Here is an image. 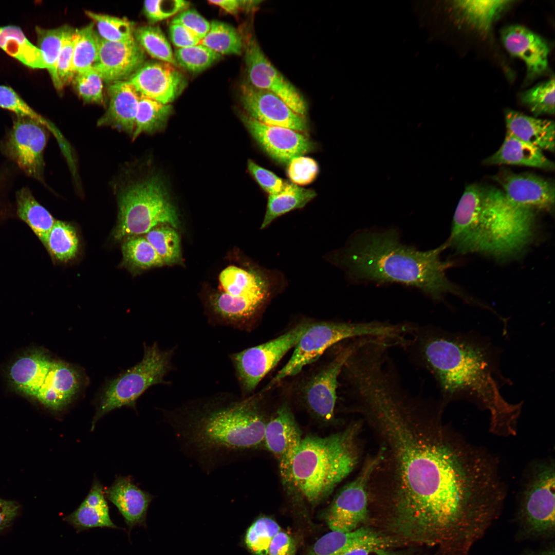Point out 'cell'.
<instances>
[{
	"label": "cell",
	"instance_id": "b9f144b4",
	"mask_svg": "<svg viewBox=\"0 0 555 555\" xmlns=\"http://www.w3.org/2000/svg\"><path fill=\"white\" fill-rule=\"evenodd\" d=\"M72 28L64 25L56 28L44 29L36 27L38 47L41 50L46 68L52 81L55 75V67L65 39Z\"/></svg>",
	"mask_w": 555,
	"mask_h": 555
},
{
	"label": "cell",
	"instance_id": "4fadbf2b",
	"mask_svg": "<svg viewBox=\"0 0 555 555\" xmlns=\"http://www.w3.org/2000/svg\"><path fill=\"white\" fill-rule=\"evenodd\" d=\"M47 130L36 120L15 115L12 127L0 142L1 151L5 156L26 175L41 182L44 181Z\"/></svg>",
	"mask_w": 555,
	"mask_h": 555
},
{
	"label": "cell",
	"instance_id": "8d00e7d4",
	"mask_svg": "<svg viewBox=\"0 0 555 555\" xmlns=\"http://www.w3.org/2000/svg\"><path fill=\"white\" fill-rule=\"evenodd\" d=\"M220 55L237 54L242 53L243 39L232 26L224 22L213 21L210 29L199 43Z\"/></svg>",
	"mask_w": 555,
	"mask_h": 555
},
{
	"label": "cell",
	"instance_id": "816d5d0a",
	"mask_svg": "<svg viewBox=\"0 0 555 555\" xmlns=\"http://www.w3.org/2000/svg\"><path fill=\"white\" fill-rule=\"evenodd\" d=\"M74 40L75 30L72 28L65 39L56 64L52 82L58 90L71 82L75 76L72 69Z\"/></svg>",
	"mask_w": 555,
	"mask_h": 555
},
{
	"label": "cell",
	"instance_id": "c3c4849f",
	"mask_svg": "<svg viewBox=\"0 0 555 555\" xmlns=\"http://www.w3.org/2000/svg\"><path fill=\"white\" fill-rule=\"evenodd\" d=\"M521 100L535 116L554 114V78L523 92Z\"/></svg>",
	"mask_w": 555,
	"mask_h": 555
},
{
	"label": "cell",
	"instance_id": "9c48e42d",
	"mask_svg": "<svg viewBox=\"0 0 555 555\" xmlns=\"http://www.w3.org/2000/svg\"><path fill=\"white\" fill-rule=\"evenodd\" d=\"M221 291L212 296L209 306L213 325L247 330L269 295V284L255 271L230 266L219 276Z\"/></svg>",
	"mask_w": 555,
	"mask_h": 555
},
{
	"label": "cell",
	"instance_id": "ba28073f",
	"mask_svg": "<svg viewBox=\"0 0 555 555\" xmlns=\"http://www.w3.org/2000/svg\"><path fill=\"white\" fill-rule=\"evenodd\" d=\"M125 177L116 189L119 212L115 239L146 234L160 224L178 226L176 212L156 177Z\"/></svg>",
	"mask_w": 555,
	"mask_h": 555
},
{
	"label": "cell",
	"instance_id": "7a4b0ae2",
	"mask_svg": "<svg viewBox=\"0 0 555 555\" xmlns=\"http://www.w3.org/2000/svg\"><path fill=\"white\" fill-rule=\"evenodd\" d=\"M412 336L408 345L434 377L445 401L474 403L489 412L493 434H516L522 403H509L502 396L497 355L489 341L434 327L417 328Z\"/></svg>",
	"mask_w": 555,
	"mask_h": 555
},
{
	"label": "cell",
	"instance_id": "60d3db41",
	"mask_svg": "<svg viewBox=\"0 0 555 555\" xmlns=\"http://www.w3.org/2000/svg\"><path fill=\"white\" fill-rule=\"evenodd\" d=\"M136 41L149 54L160 61L177 65L171 47L160 28L144 26L135 29Z\"/></svg>",
	"mask_w": 555,
	"mask_h": 555
},
{
	"label": "cell",
	"instance_id": "83f0119b",
	"mask_svg": "<svg viewBox=\"0 0 555 555\" xmlns=\"http://www.w3.org/2000/svg\"><path fill=\"white\" fill-rule=\"evenodd\" d=\"M390 543L388 539L367 528H358L348 532L331 531L317 540L307 555H344L358 547H386Z\"/></svg>",
	"mask_w": 555,
	"mask_h": 555
},
{
	"label": "cell",
	"instance_id": "7402d4cb",
	"mask_svg": "<svg viewBox=\"0 0 555 555\" xmlns=\"http://www.w3.org/2000/svg\"><path fill=\"white\" fill-rule=\"evenodd\" d=\"M493 179L502 186L507 199L515 204L533 209L549 210L554 206V184L541 177L504 170Z\"/></svg>",
	"mask_w": 555,
	"mask_h": 555
},
{
	"label": "cell",
	"instance_id": "d4e9b609",
	"mask_svg": "<svg viewBox=\"0 0 555 555\" xmlns=\"http://www.w3.org/2000/svg\"><path fill=\"white\" fill-rule=\"evenodd\" d=\"M80 386L76 369L64 362L53 361L35 397L46 407L60 410L71 402Z\"/></svg>",
	"mask_w": 555,
	"mask_h": 555
},
{
	"label": "cell",
	"instance_id": "94428289",
	"mask_svg": "<svg viewBox=\"0 0 555 555\" xmlns=\"http://www.w3.org/2000/svg\"><path fill=\"white\" fill-rule=\"evenodd\" d=\"M19 507L15 502L0 498V530L11 524L17 514Z\"/></svg>",
	"mask_w": 555,
	"mask_h": 555
},
{
	"label": "cell",
	"instance_id": "ac0fdd59",
	"mask_svg": "<svg viewBox=\"0 0 555 555\" xmlns=\"http://www.w3.org/2000/svg\"><path fill=\"white\" fill-rule=\"evenodd\" d=\"M240 99L247 115L266 125L304 133L307 123L304 116L293 112L275 94L257 88L249 83L240 87Z\"/></svg>",
	"mask_w": 555,
	"mask_h": 555
},
{
	"label": "cell",
	"instance_id": "6125c7cd",
	"mask_svg": "<svg viewBox=\"0 0 555 555\" xmlns=\"http://www.w3.org/2000/svg\"><path fill=\"white\" fill-rule=\"evenodd\" d=\"M344 555H396L388 551L386 547L374 545H366L354 548Z\"/></svg>",
	"mask_w": 555,
	"mask_h": 555
},
{
	"label": "cell",
	"instance_id": "e575fe53",
	"mask_svg": "<svg viewBox=\"0 0 555 555\" xmlns=\"http://www.w3.org/2000/svg\"><path fill=\"white\" fill-rule=\"evenodd\" d=\"M100 41L94 22L75 30L72 65L75 76L94 66L98 58Z\"/></svg>",
	"mask_w": 555,
	"mask_h": 555
},
{
	"label": "cell",
	"instance_id": "277c9868",
	"mask_svg": "<svg viewBox=\"0 0 555 555\" xmlns=\"http://www.w3.org/2000/svg\"><path fill=\"white\" fill-rule=\"evenodd\" d=\"M447 247L446 242L436 248L420 250L403 244L395 229L364 230L354 236L342 263L358 281L399 283L417 288L433 300H440L451 293L473 303L474 300L447 276L450 263L440 258Z\"/></svg>",
	"mask_w": 555,
	"mask_h": 555
},
{
	"label": "cell",
	"instance_id": "4dcf8cb0",
	"mask_svg": "<svg viewBox=\"0 0 555 555\" xmlns=\"http://www.w3.org/2000/svg\"><path fill=\"white\" fill-rule=\"evenodd\" d=\"M51 361L35 352L18 359L11 366L9 376L16 389L35 397L48 373Z\"/></svg>",
	"mask_w": 555,
	"mask_h": 555
},
{
	"label": "cell",
	"instance_id": "f5cc1de1",
	"mask_svg": "<svg viewBox=\"0 0 555 555\" xmlns=\"http://www.w3.org/2000/svg\"><path fill=\"white\" fill-rule=\"evenodd\" d=\"M319 172L317 162L312 158L300 156L288 163L287 175L293 184L304 186L311 183Z\"/></svg>",
	"mask_w": 555,
	"mask_h": 555
},
{
	"label": "cell",
	"instance_id": "f35d334b",
	"mask_svg": "<svg viewBox=\"0 0 555 555\" xmlns=\"http://www.w3.org/2000/svg\"><path fill=\"white\" fill-rule=\"evenodd\" d=\"M510 1H456L455 7L466 18L478 29L486 31L500 12Z\"/></svg>",
	"mask_w": 555,
	"mask_h": 555
},
{
	"label": "cell",
	"instance_id": "cb8c5ba5",
	"mask_svg": "<svg viewBox=\"0 0 555 555\" xmlns=\"http://www.w3.org/2000/svg\"><path fill=\"white\" fill-rule=\"evenodd\" d=\"M109 102L99 126H110L132 136L140 94L127 80L112 83L108 87Z\"/></svg>",
	"mask_w": 555,
	"mask_h": 555
},
{
	"label": "cell",
	"instance_id": "5bb4252c",
	"mask_svg": "<svg viewBox=\"0 0 555 555\" xmlns=\"http://www.w3.org/2000/svg\"><path fill=\"white\" fill-rule=\"evenodd\" d=\"M381 459V454L369 458L358 476L343 487L327 510L325 519L331 531L348 532L358 528L367 515V487Z\"/></svg>",
	"mask_w": 555,
	"mask_h": 555
},
{
	"label": "cell",
	"instance_id": "ab89813d",
	"mask_svg": "<svg viewBox=\"0 0 555 555\" xmlns=\"http://www.w3.org/2000/svg\"><path fill=\"white\" fill-rule=\"evenodd\" d=\"M124 262L131 267L148 269L164 265L154 247L143 237L126 238L122 245Z\"/></svg>",
	"mask_w": 555,
	"mask_h": 555
},
{
	"label": "cell",
	"instance_id": "8992f818",
	"mask_svg": "<svg viewBox=\"0 0 555 555\" xmlns=\"http://www.w3.org/2000/svg\"><path fill=\"white\" fill-rule=\"evenodd\" d=\"M533 209L515 204L496 188L484 189L480 214L467 253L483 252L506 257L520 252L533 233Z\"/></svg>",
	"mask_w": 555,
	"mask_h": 555
},
{
	"label": "cell",
	"instance_id": "6f0895ef",
	"mask_svg": "<svg viewBox=\"0 0 555 555\" xmlns=\"http://www.w3.org/2000/svg\"><path fill=\"white\" fill-rule=\"evenodd\" d=\"M296 544L288 533L279 531L273 538L269 547L268 555H295Z\"/></svg>",
	"mask_w": 555,
	"mask_h": 555
},
{
	"label": "cell",
	"instance_id": "03108f58",
	"mask_svg": "<svg viewBox=\"0 0 555 555\" xmlns=\"http://www.w3.org/2000/svg\"><path fill=\"white\" fill-rule=\"evenodd\" d=\"M531 555H554V549H547Z\"/></svg>",
	"mask_w": 555,
	"mask_h": 555
},
{
	"label": "cell",
	"instance_id": "be15d7a7",
	"mask_svg": "<svg viewBox=\"0 0 555 555\" xmlns=\"http://www.w3.org/2000/svg\"><path fill=\"white\" fill-rule=\"evenodd\" d=\"M144 11L151 22L155 23L161 21L158 11V0L145 1L144 2Z\"/></svg>",
	"mask_w": 555,
	"mask_h": 555
},
{
	"label": "cell",
	"instance_id": "f1b7e54d",
	"mask_svg": "<svg viewBox=\"0 0 555 555\" xmlns=\"http://www.w3.org/2000/svg\"><path fill=\"white\" fill-rule=\"evenodd\" d=\"M484 163L523 165L549 171L554 169V163L544 155L541 149L520 139L508 131L501 146L486 158Z\"/></svg>",
	"mask_w": 555,
	"mask_h": 555
},
{
	"label": "cell",
	"instance_id": "44dd1931",
	"mask_svg": "<svg viewBox=\"0 0 555 555\" xmlns=\"http://www.w3.org/2000/svg\"><path fill=\"white\" fill-rule=\"evenodd\" d=\"M143 49L133 38L110 42L100 38L98 58L93 67L103 81L113 83L130 78L144 63Z\"/></svg>",
	"mask_w": 555,
	"mask_h": 555
},
{
	"label": "cell",
	"instance_id": "30bf717a",
	"mask_svg": "<svg viewBox=\"0 0 555 555\" xmlns=\"http://www.w3.org/2000/svg\"><path fill=\"white\" fill-rule=\"evenodd\" d=\"M175 349H161L157 343L144 345L142 360L131 369L112 381L105 388L92 422H96L109 412L123 406H134L136 400L150 387L169 384L165 376L173 369Z\"/></svg>",
	"mask_w": 555,
	"mask_h": 555
},
{
	"label": "cell",
	"instance_id": "f546056e",
	"mask_svg": "<svg viewBox=\"0 0 555 555\" xmlns=\"http://www.w3.org/2000/svg\"><path fill=\"white\" fill-rule=\"evenodd\" d=\"M507 131L542 150L554 151V122L512 110L506 111Z\"/></svg>",
	"mask_w": 555,
	"mask_h": 555
},
{
	"label": "cell",
	"instance_id": "4316f807",
	"mask_svg": "<svg viewBox=\"0 0 555 555\" xmlns=\"http://www.w3.org/2000/svg\"><path fill=\"white\" fill-rule=\"evenodd\" d=\"M484 189L478 185L467 186L458 202L453 216L448 246L464 253L481 213Z\"/></svg>",
	"mask_w": 555,
	"mask_h": 555
},
{
	"label": "cell",
	"instance_id": "681fc988",
	"mask_svg": "<svg viewBox=\"0 0 555 555\" xmlns=\"http://www.w3.org/2000/svg\"><path fill=\"white\" fill-rule=\"evenodd\" d=\"M0 107L11 111L16 116L27 117L36 120L52 134L57 131L51 122L35 112L10 87L0 85Z\"/></svg>",
	"mask_w": 555,
	"mask_h": 555
},
{
	"label": "cell",
	"instance_id": "ee69618b",
	"mask_svg": "<svg viewBox=\"0 0 555 555\" xmlns=\"http://www.w3.org/2000/svg\"><path fill=\"white\" fill-rule=\"evenodd\" d=\"M145 238L154 247L164 265H172L180 261V238L172 227H155L146 234Z\"/></svg>",
	"mask_w": 555,
	"mask_h": 555
},
{
	"label": "cell",
	"instance_id": "bcb514c9",
	"mask_svg": "<svg viewBox=\"0 0 555 555\" xmlns=\"http://www.w3.org/2000/svg\"><path fill=\"white\" fill-rule=\"evenodd\" d=\"M64 519L78 531L96 527L117 528L110 518L108 506H94L83 502Z\"/></svg>",
	"mask_w": 555,
	"mask_h": 555
},
{
	"label": "cell",
	"instance_id": "836d02e7",
	"mask_svg": "<svg viewBox=\"0 0 555 555\" xmlns=\"http://www.w3.org/2000/svg\"><path fill=\"white\" fill-rule=\"evenodd\" d=\"M316 195L313 190L287 182L280 193L269 195L267 209L261 229L267 227L278 217L291 210L304 207Z\"/></svg>",
	"mask_w": 555,
	"mask_h": 555
},
{
	"label": "cell",
	"instance_id": "9f6ffc18",
	"mask_svg": "<svg viewBox=\"0 0 555 555\" xmlns=\"http://www.w3.org/2000/svg\"><path fill=\"white\" fill-rule=\"evenodd\" d=\"M169 32L173 44L178 48L198 45L201 41L189 30L177 23H171Z\"/></svg>",
	"mask_w": 555,
	"mask_h": 555
},
{
	"label": "cell",
	"instance_id": "6da1fadb",
	"mask_svg": "<svg viewBox=\"0 0 555 555\" xmlns=\"http://www.w3.org/2000/svg\"><path fill=\"white\" fill-rule=\"evenodd\" d=\"M421 407L391 388L374 393L364 404L363 414L382 437L393 469L390 526L407 539L464 548L497 517L505 485L492 456L442 423L439 416L425 427Z\"/></svg>",
	"mask_w": 555,
	"mask_h": 555
},
{
	"label": "cell",
	"instance_id": "603a6c76",
	"mask_svg": "<svg viewBox=\"0 0 555 555\" xmlns=\"http://www.w3.org/2000/svg\"><path fill=\"white\" fill-rule=\"evenodd\" d=\"M501 38L507 51L525 63L530 78L547 69L549 48L540 35L524 26L514 25L502 29Z\"/></svg>",
	"mask_w": 555,
	"mask_h": 555
},
{
	"label": "cell",
	"instance_id": "8fae6325",
	"mask_svg": "<svg viewBox=\"0 0 555 555\" xmlns=\"http://www.w3.org/2000/svg\"><path fill=\"white\" fill-rule=\"evenodd\" d=\"M519 517L530 535L547 537L554 533V465L540 460L530 468L523 487Z\"/></svg>",
	"mask_w": 555,
	"mask_h": 555
},
{
	"label": "cell",
	"instance_id": "9a60e30c",
	"mask_svg": "<svg viewBox=\"0 0 555 555\" xmlns=\"http://www.w3.org/2000/svg\"><path fill=\"white\" fill-rule=\"evenodd\" d=\"M244 42L245 61L249 84L270 91L281 98L297 114L304 116L306 103L299 90L266 57L255 38L248 35Z\"/></svg>",
	"mask_w": 555,
	"mask_h": 555
},
{
	"label": "cell",
	"instance_id": "db71d44e",
	"mask_svg": "<svg viewBox=\"0 0 555 555\" xmlns=\"http://www.w3.org/2000/svg\"><path fill=\"white\" fill-rule=\"evenodd\" d=\"M248 169L260 186L269 195L280 193L285 187L287 182L279 177L272 172L257 165L249 160Z\"/></svg>",
	"mask_w": 555,
	"mask_h": 555
},
{
	"label": "cell",
	"instance_id": "ffe728a7",
	"mask_svg": "<svg viewBox=\"0 0 555 555\" xmlns=\"http://www.w3.org/2000/svg\"><path fill=\"white\" fill-rule=\"evenodd\" d=\"M127 81L140 94L164 104L175 100L186 83L173 65L161 61L144 63Z\"/></svg>",
	"mask_w": 555,
	"mask_h": 555
},
{
	"label": "cell",
	"instance_id": "484cf974",
	"mask_svg": "<svg viewBox=\"0 0 555 555\" xmlns=\"http://www.w3.org/2000/svg\"><path fill=\"white\" fill-rule=\"evenodd\" d=\"M104 494L116 506L130 528L144 524L153 496L138 488L130 478L118 477L104 490Z\"/></svg>",
	"mask_w": 555,
	"mask_h": 555
},
{
	"label": "cell",
	"instance_id": "52a82bcc",
	"mask_svg": "<svg viewBox=\"0 0 555 555\" xmlns=\"http://www.w3.org/2000/svg\"><path fill=\"white\" fill-rule=\"evenodd\" d=\"M411 331L409 324L376 321L309 323L295 346L290 359L268 386H272L287 377L297 375L305 366L317 360L327 349L340 341L351 338L375 337L387 338L402 344Z\"/></svg>",
	"mask_w": 555,
	"mask_h": 555
},
{
	"label": "cell",
	"instance_id": "1f68e13d",
	"mask_svg": "<svg viewBox=\"0 0 555 555\" xmlns=\"http://www.w3.org/2000/svg\"><path fill=\"white\" fill-rule=\"evenodd\" d=\"M18 217L27 224L46 247L49 234L55 221L49 212L35 198L30 190L23 187L15 194Z\"/></svg>",
	"mask_w": 555,
	"mask_h": 555
},
{
	"label": "cell",
	"instance_id": "74e56055",
	"mask_svg": "<svg viewBox=\"0 0 555 555\" xmlns=\"http://www.w3.org/2000/svg\"><path fill=\"white\" fill-rule=\"evenodd\" d=\"M45 247L58 261L71 260L76 255L79 248V239L75 228L67 223L56 220Z\"/></svg>",
	"mask_w": 555,
	"mask_h": 555
},
{
	"label": "cell",
	"instance_id": "7dc6e473",
	"mask_svg": "<svg viewBox=\"0 0 555 555\" xmlns=\"http://www.w3.org/2000/svg\"><path fill=\"white\" fill-rule=\"evenodd\" d=\"M174 57L177 64L188 71L198 72L210 67L221 55L199 44L176 49Z\"/></svg>",
	"mask_w": 555,
	"mask_h": 555
},
{
	"label": "cell",
	"instance_id": "3957f363",
	"mask_svg": "<svg viewBox=\"0 0 555 555\" xmlns=\"http://www.w3.org/2000/svg\"><path fill=\"white\" fill-rule=\"evenodd\" d=\"M256 395L227 393L195 399L164 411L182 452L207 473L263 443L267 421Z\"/></svg>",
	"mask_w": 555,
	"mask_h": 555
},
{
	"label": "cell",
	"instance_id": "11a10c76",
	"mask_svg": "<svg viewBox=\"0 0 555 555\" xmlns=\"http://www.w3.org/2000/svg\"><path fill=\"white\" fill-rule=\"evenodd\" d=\"M171 23L181 25L201 40L208 32L210 23L196 10L188 9L182 11Z\"/></svg>",
	"mask_w": 555,
	"mask_h": 555
},
{
	"label": "cell",
	"instance_id": "680465c9",
	"mask_svg": "<svg viewBox=\"0 0 555 555\" xmlns=\"http://www.w3.org/2000/svg\"><path fill=\"white\" fill-rule=\"evenodd\" d=\"M261 2L241 0L208 1L209 4L217 6L231 14H236L240 11H251L256 8Z\"/></svg>",
	"mask_w": 555,
	"mask_h": 555
},
{
	"label": "cell",
	"instance_id": "7c38bea8",
	"mask_svg": "<svg viewBox=\"0 0 555 555\" xmlns=\"http://www.w3.org/2000/svg\"><path fill=\"white\" fill-rule=\"evenodd\" d=\"M309 323H302L265 343L229 355L242 392H252L262 379L292 347Z\"/></svg>",
	"mask_w": 555,
	"mask_h": 555
},
{
	"label": "cell",
	"instance_id": "e7e4bbea",
	"mask_svg": "<svg viewBox=\"0 0 555 555\" xmlns=\"http://www.w3.org/2000/svg\"><path fill=\"white\" fill-rule=\"evenodd\" d=\"M7 174L5 172L0 171V193H2V191L5 190V186L7 180Z\"/></svg>",
	"mask_w": 555,
	"mask_h": 555
},
{
	"label": "cell",
	"instance_id": "f6af8a7d",
	"mask_svg": "<svg viewBox=\"0 0 555 555\" xmlns=\"http://www.w3.org/2000/svg\"><path fill=\"white\" fill-rule=\"evenodd\" d=\"M85 14L96 24L98 34L101 39L110 42H121L134 38V24L127 19L90 11H86Z\"/></svg>",
	"mask_w": 555,
	"mask_h": 555
},
{
	"label": "cell",
	"instance_id": "2e32d148",
	"mask_svg": "<svg viewBox=\"0 0 555 555\" xmlns=\"http://www.w3.org/2000/svg\"><path fill=\"white\" fill-rule=\"evenodd\" d=\"M355 341L341 349L332 359L308 377L300 389L301 399L313 416L323 421L333 418L338 378L351 355Z\"/></svg>",
	"mask_w": 555,
	"mask_h": 555
},
{
	"label": "cell",
	"instance_id": "d590c367",
	"mask_svg": "<svg viewBox=\"0 0 555 555\" xmlns=\"http://www.w3.org/2000/svg\"><path fill=\"white\" fill-rule=\"evenodd\" d=\"M172 109L169 104H162L140 94L132 140L142 133H152L162 127Z\"/></svg>",
	"mask_w": 555,
	"mask_h": 555
},
{
	"label": "cell",
	"instance_id": "f907efd6",
	"mask_svg": "<svg viewBox=\"0 0 555 555\" xmlns=\"http://www.w3.org/2000/svg\"><path fill=\"white\" fill-rule=\"evenodd\" d=\"M72 82L83 100L98 104L103 103V80L94 67L76 74Z\"/></svg>",
	"mask_w": 555,
	"mask_h": 555
},
{
	"label": "cell",
	"instance_id": "e0dca14e",
	"mask_svg": "<svg viewBox=\"0 0 555 555\" xmlns=\"http://www.w3.org/2000/svg\"><path fill=\"white\" fill-rule=\"evenodd\" d=\"M302 439L292 411L287 405H282L266 422L263 443L276 459L284 485H291V465Z\"/></svg>",
	"mask_w": 555,
	"mask_h": 555
},
{
	"label": "cell",
	"instance_id": "7bdbcfd3",
	"mask_svg": "<svg viewBox=\"0 0 555 555\" xmlns=\"http://www.w3.org/2000/svg\"><path fill=\"white\" fill-rule=\"evenodd\" d=\"M280 531V526L273 519L261 517L248 528L243 542L253 555H268L272 540Z\"/></svg>",
	"mask_w": 555,
	"mask_h": 555
},
{
	"label": "cell",
	"instance_id": "d6986e66",
	"mask_svg": "<svg viewBox=\"0 0 555 555\" xmlns=\"http://www.w3.org/2000/svg\"><path fill=\"white\" fill-rule=\"evenodd\" d=\"M241 119L252 136L276 161L288 164L293 158L311 151L312 141L301 132L290 128L266 125L242 114Z\"/></svg>",
	"mask_w": 555,
	"mask_h": 555
},
{
	"label": "cell",
	"instance_id": "5b68a950",
	"mask_svg": "<svg viewBox=\"0 0 555 555\" xmlns=\"http://www.w3.org/2000/svg\"><path fill=\"white\" fill-rule=\"evenodd\" d=\"M359 427L353 424L325 437L302 438L291 468V485L311 504L327 497L356 467Z\"/></svg>",
	"mask_w": 555,
	"mask_h": 555
},
{
	"label": "cell",
	"instance_id": "d6a6232c",
	"mask_svg": "<svg viewBox=\"0 0 555 555\" xmlns=\"http://www.w3.org/2000/svg\"><path fill=\"white\" fill-rule=\"evenodd\" d=\"M0 48L28 67L46 68L41 50L28 40L18 26H0Z\"/></svg>",
	"mask_w": 555,
	"mask_h": 555
},
{
	"label": "cell",
	"instance_id": "91938a15",
	"mask_svg": "<svg viewBox=\"0 0 555 555\" xmlns=\"http://www.w3.org/2000/svg\"><path fill=\"white\" fill-rule=\"evenodd\" d=\"M189 5L182 0H158V11L161 21L184 11Z\"/></svg>",
	"mask_w": 555,
	"mask_h": 555
}]
</instances>
